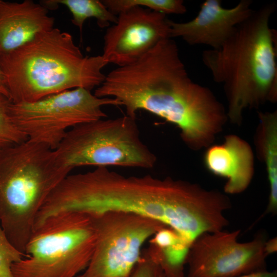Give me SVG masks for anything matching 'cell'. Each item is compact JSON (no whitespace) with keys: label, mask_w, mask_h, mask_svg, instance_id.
I'll return each mask as SVG.
<instances>
[{"label":"cell","mask_w":277,"mask_h":277,"mask_svg":"<svg viewBox=\"0 0 277 277\" xmlns=\"http://www.w3.org/2000/svg\"><path fill=\"white\" fill-rule=\"evenodd\" d=\"M94 94L116 99L127 116L136 118L144 110L173 124L183 142L195 151L212 145L228 120L213 92L190 78L170 38L134 63L111 71Z\"/></svg>","instance_id":"cell-1"},{"label":"cell","mask_w":277,"mask_h":277,"mask_svg":"<svg viewBox=\"0 0 277 277\" xmlns=\"http://www.w3.org/2000/svg\"><path fill=\"white\" fill-rule=\"evenodd\" d=\"M54 198L62 212L131 213L159 221L182 235L195 227L202 206L195 183L150 174L125 176L106 167L68 174L56 187Z\"/></svg>","instance_id":"cell-2"},{"label":"cell","mask_w":277,"mask_h":277,"mask_svg":"<svg viewBox=\"0 0 277 277\" xmlns=\"http://www.w3.org/2000/svg\"><path fill=\"white\" fill-rule=\"evenodd\" d=\"M275 11L273 3L254 10L220 48L202 52L213 81L223 86L233 124L242 123L246 108L277 101V34L269 26Z\"/></svg>","instance_id":"cell-3"},{"label":"cell","mask_w":277,"mask_h":277,"mask_svg":"<svg viewBox=\"0 0 277 277\" xmlns=\"http://www.w3.org/2000/svg\"><path fill=\"white\" fill-rule=\"evenodd\" d=\"M102 55H84L69 32L53 29L0 56V68L13 103L35 102L66 90L91 91L105 79Z\"/></svg>","instance_id":"cell-4"},{"label":"cell","mask_w":277,"mask_h":277,"mask_svg":"<svg viewBox=\"0 0 277 277\" xmlns=\"http://www.w3.org/2000/svg\"><path fill=\"white\" fill-rule=\"evenodd\" d=\"M71 171L54 150L33 140L0 151V224L24 254L39 210Z\"/></svg>","instance_id":"cell-5"},{"label":"cell","mask_w":277,"mask_h":277,"mask_svg":"<svg viewBox=\"0 0 277 277\" xmlns=\"http://www.w3.org/2000/svg\"><path fill=\"white\" fill-rule=\"evenodd\" d=\"M97 241L94 218L80 212L51 216L35 227L14 277H76L87 267Z\"/></svg>","instance_id":"cell-6"},{"label":"cell","mask_w":277,"mask_h":277,"mask_svg":"<svg viewBox=\"0 0 277 277\" xmlns=\"http://www.w3.org/2000/svg\"><path fill=\"white\" fill-rule=\"evenodd\" d=\"M54 150L71 170L86 166L150 169L157 161L141 138L136 118L126 115L77 125Z\"/></svg>","instance_id":"cell-7"},{"label":"cell","mask_w":277,"mask_h":277,"mask_svg":"<svg viewBox=\"0 0 277 277\" xmlns=\"http://www.w3.org/2000/svg\"><path fill=\"white\" fill-rule=\"evenodd\" d=\"M91 91L78 88L35 102H12L11 117L27 139L55 150L71 128L106 118L103 106H121L114 98L97 97Z\"/></svg>","instance_id":"cell-8"},{"label":"cell","mask_w":277,"mask_h":277,"mask_svg":"<svg viewBox=\"0 0 277 277\" xmlns=\"http://www.w3.org/2000/svg\"><path fill=\"white\" fill-rule=\"evenodd\" d=\"M93 216L97 230L95 249L87 267L76 277H128L141 260L145 243L167 226L125 212Z\"/></svg>","instance_id":"cell-9"},{"label":"cell","mask_w":277,"mask_h":277,"mask_svg":"<svg viewBox=\"0 0 277 277\" xmlns=\"http://www.w3.org/2000/svg\"><path fill=\"white\" fill-rule=\"evenodd\" d=\"M240 230L206 232L191 244L186 277H235L266 269L263 235L241 243Z\"/></svg>","instance_id":"cell-10"},{"label":"cell","mask_w":277,"mask_h":277,"mask_svg":"<svg viewBox=\"0 0 277 277\" xmlns=\"http://www.w3.org/2000/svg\"><path fill=\"white\" fill-rule=\"evenodd\" d=\"M170 35L166 14L141 7H132L118 14L116 22L107 28L102 55L108 64L127 66L162 40L170 38Z\"/></svg>","instance_id":"cell-11"},{"label":"cell","mask_w":277,"mask_h":277,"mask_svg":"<svg viewBox=\"0 0 277 277\" xmlns=\"http://www.w3.org/2000/svg\"><path fill=\"white\" fill-rule=\"evenodd\" d=\"M221 4L220 0H206L192 20L179 23L169 19L170 38L181 37L190 45L220 48L254 11L251 0H241L231 8H225Z\"/></svg>","instance_id":"cell-12"},{"label":"cell","mask_w":277,"mask_h":277,"mask_svg":"<svg viewBox=\"0 0 277 277\" xmlns=\"http://www.w3.org/2000/svg\"><path fill=\"white\" fill-rule=\"evenodd\" d=\"M204 162L211 173L227 179L225 193H241L252 180L254 167L252 148L238 135H227L222 144H212L207 148Z\"/></svg>","instance_id":"cell-13"},{"label":"cell","mask_w":277,"mask_h":277,"mask_svg":"<svg viewBox=\"0 0 277 277\" xmlns=\"http://www.w3.org/2000/svg\"><path fill=\"white\" fill-rule=\"evenodd\" d=\"M54 20L41 3L0 0V56L17 49L38 33L53 29Z\"/></svg>","instance_id":"cell-14"},{"label":"cell","mask_w":277,"mask_h":277,"mask_svg":"<svg viewBox=\"0 0 277 277\" xmlns=\"http://www.w3.org/2000/svg\"><path fill=\"white\" fill-rule=\"evenodd\" d=\"M259 123L254 143L258 155L264 163L269 185L268 205L264 217L277 211V112H258Z\"/></svg>","instance_id":"cell-15"},{"label":"cell","mask_w":277,"mask_h":277,"mask_svg":"<svg viewBox=\"0 0 277 277\" xmlns=\"http://www.w3.org/2000/svg\"><path fill=\"white\" fill-rule=\"evenodd\" d=\"M48 10L55 9L58 5L66 6L72 14V23L81 31L88 18L96 19L101 28H108L111 23L115 24L116 15L109 11L102 1L98 0H46L40 2Z\"/></svg>","instance_id":"cell-16"},{"label":"cell","mask_w":277,"mask_h":277,"mask_svg":"<svg viewBox=\"0 0 277 277\" xmlns=\"http://www.w3.org/2000/svg\"><path fill=\"white\" fill-rule=\"evenodd\" d=\"M102 2L116 15L134 7L147 8L166 15L183 14L187 11L182 0H103Z\"/></svg>","instance_id":"cell-17"},{"label":"cell","mask_w":277,"mask_h":277,"mask_svg":"<svg viewBox=\"0 0 277 277\" xmlns=\"http://www.w3.org/2000/svg\"><path fill=\"white\" fill-rule=\"evenodd\" d=\"M11 100L0 92V151L27 140L13 122Z\"/></svg>","instance_id":"cell-18"},{"label":"cell","mask_w":277,"mask_h":277,"mask_svg":"<svg viewBox=\"0 0 277 277\" xmlns=\"http://www.w3.org/2000/svg\"><path fill=\"white\" fill-rule=\"evenodd\" d=\"M25 256L11 244L0 224V277H14L12 266Z\"/></svg>","instance_id":"cell-19"},{"label":"cell","mask_w":277,"mask_h":277,"mask_svg":"<svg viewBox=\"0 0 277 277\" xmlns=\"http://www.w3.org/2000/svg\"><path fill=\"white\" fill-rule=\"evenodd\" d=\"M128 277H166L157 262L146 250Z\"/></svg>","instance_id":"cell-20"},{"label":"cell","mask_w":277,"mask_h":277,"mask_svg":"<svg viewBox=\"0 0 277 277\" xmlns=\"http://www.w3.org/2000/svg\"><path fill=\"white\" fill-rule=\"evenodd\" d=\"M235 277H277V271L265 269Z\"/></svg>","instance_id":"cell-21"},{"label":"cell","mask_w":277,"mask_h":277,"mask_svg":"<svg viewBox=\"0 0 277 277\" xmlns=\"http://www.w3.org/2000/svg\"><path fill=\"white\" fill-rule=\"evenodd\" d=\"M264 250L267 256L276 251L277 239L276 237L268 241H266L264 244Z\"/></svg>","instance_id":"cell-22"},{"label":"cell","mask_w":277,"mask_h":277,"mask_svg":"<svg viewBox=\"0 0 277 277\" xmlns=\"http://www.w3.org/2000/svg\"><path fill=\"white\" fill-rule=\"evenodd\" d=\"M0 92L9 97V92L6 84L5 78L0 68Z\"/></svg>","instance_id":"cell-23"}]
</instances>
